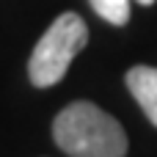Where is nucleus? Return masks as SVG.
Masks as SVG:
<instances>
[{
  "label": "nucleus",
  "instance_id": "2",
  "mask_svg": "<svg viewBox=\"0 0 157 157\" xmlns=\"http://www.w3.org/2000/svg\"><path fill=\"white\" fill-rule=\"evenodd\" d=\"M88 44V28L83 22V17H77L75 11H63L61 17H55V22L44 30V36L36 41L30 61H28V75L30 83L39 88H50L55 86L72 58Z\"/></svg>",
  "mask_w": 157,
  "mask_h": 157
},
{
  "label": "nucleus",
  "instance_id": "3",
  "mask_svg": "<svg viewBox=\"0 0 157 157\" xmlns=\"http://www.w3.org/2000/svg\"><path fill=\"white\" fill-rule=\"evenodd\" d=\"M127 88L157 127V66H132L127 72Z\"/></svg>",
  "mask_w": 157,
  "mask_h": 157
},
{
  "label": "nucleus",
  "instance_id": "5",
  "mask_svg": "<svg viewBox=\"0 0 157 157\" xmlns=\"http://www.w3.org/2000/svg\"><path fill=\"white\" fill-rule=\"evenodd\" d=\"M138 3H141V6H152L155 0H138Z\"/></svg>",
  "mask_w": 157,
  "mask_h": 157
},
{
  "label": "nucleus",
  "instance_id": "4",
  "mask_svg": "<svg viewBox=\"0 0 157 157\" xmlns=\"http://www.w3.org/2000/svg\"><path fill=\"white\" fill-rule=\"evenodd\" d=\"M91 8L113 25H127L130 19V0H91Z\"/></svg>",
  "mask_w": 157,
  "mask_h": 157
},
{
  "label": "nucleus",
  "instance_id": "1",
  "mask_svg": "<svg viewBox=\"0 0 157 157\" xmlns=\"http://www.w3.org/2000/svg\"><path fill=\"white\" fill-rule=\"evenodd\" d=\"M52 138L69 157H124L121 124L94 102H72L52 121Z\"/></svg>",
  "mask_w": 157,
  "mask_h": 157
}]
</instances>
